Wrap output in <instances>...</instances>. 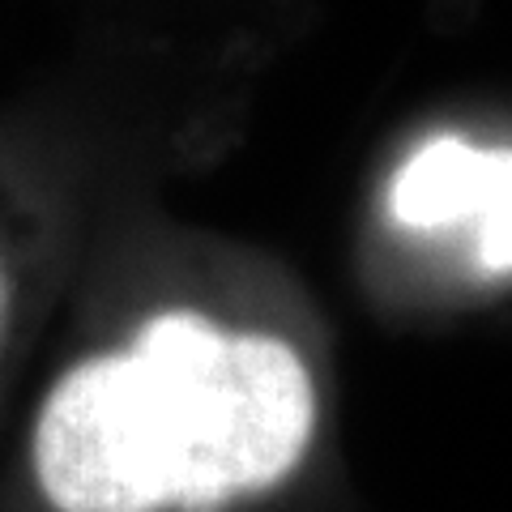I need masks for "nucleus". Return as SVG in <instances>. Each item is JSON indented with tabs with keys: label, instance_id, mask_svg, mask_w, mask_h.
I'll return each mask as SVG.
<instances>
[{
	"label": "nucleus",
	"instance_id": "f257e3e1",
	"mask_svg": "<svg viewBox=\"0 0 512 512\" xmlns=\"http://www.w3.org/2000/svg\"><path fill=\"white\" fill-rule=\"evenodd\" d=\"M312 431L316 389L291 342L175 308L52 384L30 461L56 512H222L286 483Z\"/></svg>",
	"mask_w": 512,
	"mask_h": 512
},
{
	"label": "nucleus",
	"instance_id": "f03ea898",
	"mask_svg": "<svg viewBox=\"0 0 512 512\" xmlns=\"http://www.w3.org/2000/svg\"><path fill=\"white\" fill-rule=\"evenodd\" d=\"M389 218L406 231H466L487 278L512 274V150L436 133L389 180Z\"/></svg>",
	"mask_w": 512,
	"mask_h": 512
},
{
	"label": "nucleus",
	"instance_id": "7ed1b4c3",
	"mask_svg": "<svg viewBox=\"0 0 512 512\" xmlns=\"http://www.w3.org/2000/svg\"><path fill=\"white\" fill-rule=\"evenodd\" d=\"M0 316H5V278H0Z\"/></svg>",
	"mask_w": 512,
	"mask_h": 512
}]
</instances>
